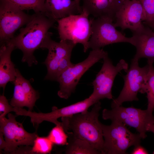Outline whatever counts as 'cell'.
Returning <instances> with one entry per match:
<instances>
[{
	"label": "cell",
	"instance_id": "cell-1",
	"mask_svg": "<svg viewBox=\"0 0 154 154\" xmlns=\"http://www.w3.org/2000/svg\"><path fill=\"white\" fill-rule=\"evenodd\" d=\"M55 21L44 13H35L25 26L20 29L19 34L11 39L15 48L23 52L22 62H27L29 66L38 63L33 53L40 48Z\"/></svg>",
	"mask_w": 154,
	"mask_h": 154
},
{
	"label": "cell",
	"instance_id": "cell-2",
	"mask_svg": "<svg viewBox=\"0 0 154 154\" xmlns=\"http://www.w3.org/2000/svg\"><path fill=\"white\" fill-rule=\"evenodd\" d=\"M101 108L99 101L88 110L69 117L61 118V125L65 132L72 130L73 135L89 143L100 154H103L104 138L101 123L98 120Z\"/></svg>",
	"mask_w": 154,
	"mask_h": 154
},
{
	"label": "cell",
	"instance_id": "cell-3",
	"mask_svg": "<svg viewBox=\"0 0 154 154\" xmlns=\"http://www.w3.org/2000/svg\"><path fill=\"white\" fill-rule=\"evenodd\" d=\"M104 142L103 154H126L130 147L140 145L139 134L133 133L125 124L113 121L110 125L101 123Z\"/></svg>",
	"mask_w": 154,
	"mask_h": 154
},
{
	"label": "cell",
	"instance_id": "cell-4",
	"mask_svg": "<svg viewBox=\"0 0 154 154\" xmlns=\"http://www.w3.org/2000/svg\"><path fill=\"white\" fill-rule=\"evenodd\" d=\"M89 15L82 11L80 14L69 15L58 20V29L61 40L70 41L76 45L82 44L86 52L89 49L92 34L91 21Z\"/></svg>",
	"mask_w": 154,
	"mask_h": 154
},
{
	"label": "cell",
	"instance_id": "cell-5",
	"mask_svg": "<svg viewBox=\"0 0 154 154\" xmlns=\"http://www.w3.org/2000/svg\"><path fill=\"white\" fill-rule=\"evenodd\" d=\"M111 108L103 110L102 118L104 119L118 121L135 129L142 139L147 137L146 133L148 125L154 124L152 113L147 109L143 110L132 106L125 107L120 106Z\"/></svg>",
	"mask_w": 154,
	"mask_h": 154
},
{
	"label": "cell",
	"instance_id": "cell-6",
	"mask_svg": "<svg viewBox=\"0 0 154 154\" xmlns=\"http://www.w3.org/2000/svg\"><path fill=\"white\" fill-rule=\"evenodd\" d=\"M108 55L103 49L92 50L83 61L74 64L64 72L57 80L60 90L58 92L60 98L67 99L75 90L80 78L90 67Z\"/></svg>",
	"mask_w": 154,
	"mask_h": 154
},
{
	"label": "cell",
	"instance_id": "cell-7",
	"mask_svg": "<svg viewBox=\"0 0 154 154\" xmlns=\"http://www.w3.org/2000/svg\"><path fill=\"white\" fill-rule=\"evenodd\" d=\"M138 61L133 58L132 59L130 68L123 76L124 83L123 88L118 96L112 102L111 108L121 106L125 102L138 101V92L146 93L149 65L147 63L141 67Z\"/></svg>",
	"mask_w": 154,
	"mask_h": 154
},
{
	"label": "cell",
	"instance_id": "cell-8",
	"mask_svg": "<svg viewBox=\"0 0 154 154\" xmlns=\"http://www.w3.org/2000/svg\"><path fill=\"white\" fill-rule=\"evenodd\" d=\"M91 21L92 34L89 47L92 50L101 49L113 43L127 42L133 45V37H127L116 29L114 20L107 17L94 18Z\"/></svg>",
	"mask_w": 154,
	"mask_h": 154
},
{
	"label": "cell",
	"instance_id": "cell-9",
	"mask_svg": "<svg viewBox=\"0 0 154 154\" xmlns=\"http://www.w3.org/2000/svg\"><path fill=\"white\" fill-rule=\"evenodd\" d=\"M103 59L102 66L92 82L93 91L91 95L97 102L104 98L113 99L112 88L116 76L121 70L126 72L128 69V63L123 59L116 66L113 65L108 55Z\"/></svg>",
	"mask_w": 154,
	"mask_h": 154
},
{
	"label": "cell",
	"instance_id": "cell-10",
	"mask_svg": "<svg viewBox=\"0 0 154 154\" xmlns=\"http://www.w3.org/2000/svg\"><path fill=\"white\" fill-rule=\"evenodd\" d=\"M17 116L9 113L8 118H0V131L3 134L6 142L5 153L14 154L21 146H33L34 141L38 136L36 131L27 132L22 123L17 121Z\"/></svg>",
	"mask_w": 154,
	"mask_h": 154
},
{
	"label": "cell",
	"instance_id": "cell-11",
	"mask_svg": "<svg viewBox=\"0 0 154 154\" xmlns=\"http://www.w3.org/2000/svg\"><path fill=\"white\" fill-rule=\"evenodd\" d=\"M97 103L90 95L83 100L60 108L53 106L52 108V111L49 113L33 112L19 108L17 110V114L18 115L29 117L31 122L34 125H38L44 121L52 123L56 125H60L61 122L58 121V118L69 117L88 110L90 107Z\"/></svg>",
	"mask_w": 154,
	"mask_h": 154
},
{
	"label": "cell",
	"instance_id": "cell-12",
	"mask_svg": "<svg viewBox=\"0 0 154 154\" xmlns=\"http://www.w3.org/2000/svg\"><path fill=\"white\" fill-rule=\"evenodd\" d=\"M31 15L6 0H0L1 44L14 37L16 31L30 20Z\"/></svg>",
	"mask_w": 154,
	"mask_h": 154
},
{
	"label": "cell",
	"instance_id": "cell-13",
	"mask_svg": "<svg viewBox=\"0 0 154 154\" xmlns=\"http://www.w3.org/2000/svg\"><path fill=\"white\" fill-rule=\"evenodd\" d=\"M52 33L49 32L40 45V48L47 49L48 53L44 64L47 72L45 79L56 80V74L59 64L64 58L71 57L76 45L68 40H60L59 42L53 40Z\"/></svg>",
	"mask_w": 154,
	"mask_h": 154
},
{
	"label": "cell",
	"instance_id": "cell-14",
	"mask_svg": "<svg viewBox=\"0 0 154 154\" xmlns=\"http://www.w3.org/2000/svg\"><path fill=\"white\" fill-rule=\"evenodd\" d=\"M144 11L142 5L139 0H124L116 13L114 23L116 27L122 30H130L133 33L139 31L145 26Z\"/></svg>",
	"mask_w": 154,
	"mask_h": 154
},
{
	"label": "cell",
	"instance_id": "cell-15",
	"mask_svg": "<svg viewBox=\"0 0 154 154\" xmlns=\"http://www.w3.org/2000/svg\"><path fill=\"white\" fill-rule=\"evenodd\" d=\"M14 91L10 104L13 107L23 108L26 107L32 111L39 94L32 87L29 82L16 69V78L13 82Z\"/></svg>",
	"mask_w": 154,
	"mask_h": 154
},
{
	"label": "cell",
	"instance_id": "cell-16",
	"mask_svg": "<svg viewBox=\"0 0 154 154\" xmlns=\"http://www.w3.org/2000/svg\"><path fill=\"white\" fill-rule=\"evenodd\" d=\"M82 11L94 18L107 17L115 20V15L124 0H80Z\"/></svg>",
	"mask_w": 154,
	"mask_h": 154
},
{
	"label": "cell",
	"instance_id": "cell-17",
	"mask_svg": "<svg viewBox=\"0 0 154 154\" xmlns=\"http://www.w3.org/2000/svg\"><path fill=\"white\" fill-rule=\"evenodd\" d=\"M133 45L136 49L133 58L139 60L146 58L147 62H154V31L149 27L144 26L140 31L133 33Z\"/></svg>",
	"mask_w": 154,
	"mask_h": 154
},
{
	"label": "cell",
	"instance_id": "cell-18",
	"mask_svg": "<svg viewBox=\"0 0 154 154\" xmlns=\"http://www.w3.org/2000/svg\"><path fill=\"white\" fill-rule=\"evenodd\" d=\"M1 44L0 87L4 91L7 83L13 82L16 78V69L11 58V53L15 47L11 39Z\"/></svg>",
	"mask_w": 154,
	"mask_h": 154
},
{
	"label": "cell",
	"instance_id": "cell-19",
	"mask_svg": "<svg viewBox=\"0 0 154 154\" xmlns=\"http://www.w3.org/2000/svg\"><path fill=\"white\" fill-rule=\"evenodd\" d=\"M82 12V9L80 8L74 0H45L44 13L56 21Z\"/></svg>",
	"mask_w": 154,
	"mask_h": 154
},
{
	"label": "cell",
	"instance_id": "cell-20",
	"mask_svg": "<svg viewBox=\"0 0 154 154\" xmlns=\"http://www.w3.org/2000/svg\"><path fill=\"white\" fill-rule=\"evenodd\" d=\"M68 144L65 153L67 154H99L100 153L87 141L74 137L72 132L66 133Z\"/></svg>",
	"mask_w": 154,
	"mask_h": 154
},
{
	"label": "cell",
	"instance_id": "cell-21",
	"mask_svg": "<svg viewBox=\"0 0 154 154\" xmlns=\"http://www.w3.org/2000/svg\"><path fill=\"white\" fill-rule=\"evenodd\" d=\"M149 70L147 75L146 93L148 105L147 109L152 113L154 110V67L153 63L147 62Z\"/></svg>",
	"mask_w": 154,
	"mask_h": 154
},
{
	"label": "cell",
	"instance_id": "cell-22",
	"mask_svg": "<svg viewBox=\"0 0 154 154\" xmlns=\"http://www.w3.org/2000/svg\"><path fill=\"white\" fill-rule=\"evenodd\" d=\"M22 10H32L35 13L44 12L45 0H6Z\"/></svg>",
	"mask_w": 154,
	"mask_h": 154
},
{
	"label": "cell",
	"instance_id": "cell-23",
	"mask_svg": "<svg viewBox=\"0 0 154 154\" xmlns=\"http://www.w3.org/2000/svg\"><path fill=\"white\" fill-rule=\"evenodd\" d=\"M54 144L47 137L37 136L34 141L32 147V154H45L50 153L52 150Z\"/></svg>",
	"mask_w": 154,
	"mask_h": 154
},
{
	"label": "cell",
	"instance_id": "cell-24",
	"mask_svg": "<svg viewBox=\"0 0 154 154\" xmlns=\"http://www.w3.org/2000/svg\"><path fill=\"white\" fill-rule=\"evenodd\" d=\"M53 144L66 145L68 137L61 124L56 125L50 131L47 136Z\"/></svg>",
	"mask_w": 154,
	"mask_h": 154
},
{
	"label": "cell",
	"instance_id": "cell-25",
	"mask_svg": "<svg viewBox=\"0 0 154 154\" xmlns=\"http://www.w3.org/2000/svg\"><path fill=\"white\" fill-rule=\"evenodd\" d=\"M144 11V23L149 25L154 21V0H139Z\"/></svg>",
	"mask_w": 154,
	"mask_h": 154
},
{
	"label": "cell",
	"instance_id": "cell-26",
	"mask_svg": "<svg viewBox=\"0 0 154 154\" xmlns=\"http://www.w3.org/2000/svg\"><path fill=\"white\" fill-rule=\"evenodd\" d=\"M14 107L9 104L3 94L0 96V118L11 112H13Z\"/></svg>",
	"mask_w": 154,
	"mask_h": 154
},
{
	"label": "cell",
	"instance_id": "cell-27",
	"mask_svg": "<svg viewBox=\"0 0 154 154\" xmlns=\"http://www.w3.org/2000/svg\"><path fill=\"white\" fill-rule=\"evenodd\" d=\"M70 59L71 57H66L63 59L60 62L56 73V81L64 72L74 64L71 62Z\"/></svg>",
	"mask_w": 154,
	"mask_h": 154
},
{
	"label": "cell",
	"instance_id": "cell-28",
	"mask_svg": "<svg viewBox=\"0 0 154 154\" xmlns=\"http://www.w3.org/2000/svg\"><path fill=\"white\" fill-rule=\"evenodd\" d=\"M132 154H147L149 153L143 147L139 145L135 146L134 149L131 152Z\"/></svg>",
	"mask_w": 154,
	"mask_h": 154
},
{
	"label": "cell",
	"instance_id": "cell-29",
	"mask_svg": "<svg viewBox=\"0 0 154 154\" xmlns=\"http://www.w3.org/2000/svg\"><path fill=\"white\" fill-rule=\"evenodd\" d=\"M6 142L3 133L0 131V151L5 149L6 147Z\"/></svg>",
	"mask_w": 154,
	"mask_h": 154
},
{
	"label": "cell",
	"instance_id": "cell-30",
	"mask_svg": "<svg viewBox=\"0 0 154 154\" xmlns=\"http://www.w3.org/2000/svg\"><path fill=\"white\" fill-rule=\"evenodd\" d=\"M76 3L77 5L80 8H82V7H81L80 5V0H74Z\"/></svg>",
	"mask_w": 154,
	"mask_h": 154
},
{
	"label": "cell",
	"instance_id": "cell-31",
	"mask_svg": "<svg viewBox=\"0 0 154 154\" xmlns=\"http://www.w3.org/2000/svg\"><path fill=\"white\" fill-rule=\"evenodd\" d=\"M148 27L151 28V29L154 31V21L149 25Z\"/></svg>",
	"mask_w": 154,
	"mask_h": 154
},
{
	"label": "cell",
	"instance_id": "cell-32",
	"mask_svg": "<svg viewBox=\"0 0 154 154\" xmlns=\"http://www.w3.org/2000/svg\"></svg>",
	"mask_w": 154,
	"mask_h": 154
}]
</instances>
